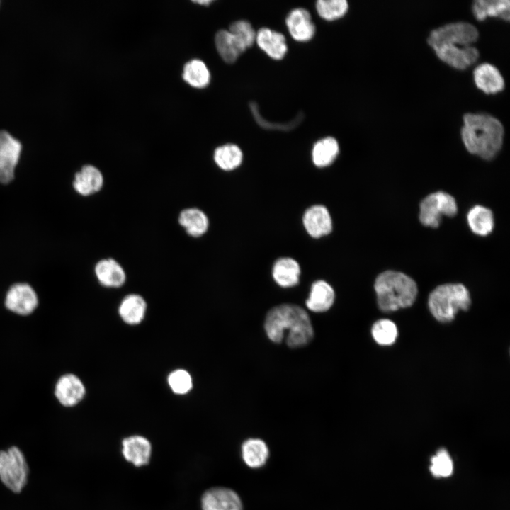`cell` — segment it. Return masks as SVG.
Returning <instances> with one entry per match:
<instances>
[{
  "mask_svg": "<svg viewBox=\"0 0 510 510\" xmlns=\"http://www.w3.org/2000/svg\"><path fill=\"white\" fill-rule=\"evenodd\" d=\"M478 37L479 32L472 24L455 22L431 30L427 42L441 61L463 70L479 57L478 50L472 45Z\"/></svg>",
  "mask_w": 510,
  "mask_h": 510,
  "instance_id": "obj_1",
  "label": "cell"
},
{
  "mask_svg": "<svg viewBox=\"0 0 510 510\" xmlns=\"http://www.w3.org/2000/svg\"><path fill=\"white\" fill-rule=\"evenodd\" d=\"M268 338L278 344L285 339L293 348L308 344L314 336V329L307 312L298 305L282 304L271 308L264 321Z\"/></svg>",
  "mask_w": 510,
  "mask_h": 510,
  "instance_id": "obj_2",
  "label": "cell"
},
{
  "mask_svg": "<svg viewBox=\"0 0 510 510\" xmlns=\"http://www.w3.org/2000/svg\"><path fill=\"white\" fill-rule=\"evenodd\" d=\"M463 120L460 134L466 149L486 160L494 158L503 144L502 123L487 113H468Z\"/></svg>",
  "mask_w": 510,
  "mask_h": 510,
  "instance_id": "obj_3",
  "label": "cell"
},
{
  "mask_svg": "<svg viewBox=\"0 0 510 510\" xmlns=\"http://www.w3.org/2000/svg\"><path fill=\"white\" fill-rule=\"evenodd\" d=\"M374 288L378 307L383 312L411 306L418 293L416 283L411 277L392 270L380 273L375 279Z\"/></svg>",
  "mask_w": 510,
  "mask_h": 510,
  "instance_id": "obj_4",
  "label": "cell"
},
{
  "mask_svg": "<svg viewBox=\"0 0 510 510\" xmlns=\"http://www.w3.org/2000/svg\"><path fill=\"white\" fill-rule=\"evenodd\" d=\"M471 304L468 290L460 283H446L436 287L429 295L428 305L432 315L441 322L452 321L460 310Z\"/></svg>",
  "mask_w": 510,
  "mask_h": 510,
  "instance_id": "obj_5",
  "label": "cell"
},
{
  "mask_svg": "<svg viewBox=\"0 0 510 510\" xmlns=\"http://www.w3.org/2000/svg\"><path fill=\"white\" fill-rule=\"evenodd\" d=\"M28 465L19 448L0 450V480L6 487L20 493L28 482Z\"/></svg>",
  "mask_w": 510,
  "mask_h": 510,
  "instance_id": "obj_6",
  "label": "cell"
},
{
  "mask_svg": "<svg viewBox=\"0 0 510 510\" xmlns=\"http://www.w3.org/2000/svg\"><path fill=\"white\" fill-rule=\"evenodd\" d=\"M457 212L458 205L454 197L440 191L429 194L421 201L419 218L424 226L437 228L443 216L453 217Z\"/></svg>",
  "mask_w": 510,
  "mask_h": 510,
  "instance_id": "obj_7",
  "label": "cell"
},
{
  "mask_svg": "<svg viewBox=\"0 0 510 510\" xmlns=\"http://www.w3.org/2000/svg\"><path fill=\"white\" fill-rule=\"evenodd\" d=\"M21 144L5 130H0V183H8L14 178Z\"/></svg>",
  "mask_w": 510,
  "mask_h": 510,
  "instance_id": "obj_8",
  "label": "cell"
},
{
  "mask_svg": "<svg viewBox=\"0 0 510 510\" xmlns=\"http://www.w3.org/2000/svg\"><path fill=\"white\" fill-rule=\"evenodd\" d=\"M6 307L16 314L27 315L38 305L35 290L27 283H16L11 287L6 297Z\"/></svg>",
  "mask_w": 510,
  "mask_h": 510,
  "instance_id": "obj_9",
  "label": "cell"
},
{
  "mask_svg": "<svg viewBox=\"0 0 510 510\" xmlns=\"http://www.w3.org/2000/svg\"><path fill=\"white\" fill-rule=\"evenodd\" d=\"M202 510H242L239 495L226 487H214L207 490L201 498Z\"/></svg>",
  "mask_w": 510,
  "mask_h": 510,
  "instance_id": "obj_10",
  "label": "cell"
},
{
  "mask_svg": "<svg viewBox=\"0 0 510 510\" xmlns=\"http://www.w3.org/2000/svg\"><path fill=\"white\" fill-rule=\"evenodd\" d=\"M285 23L290 34L297 41L307 42L315 34V26L311 15L305 8H298L290 11Z\"/></svg>",
  "mask_w": 510,
  "mask_h": 510,
  "instance_id": "obj_11",
  "label": "cell"
},
{
  "mask_svg": "<svg viewBox=\"0 0 510 510\" xmlns=\"http://www.w3.org/2000/svg\"><path fill=\"white\" fill-rule=\"evenodd\" d=\"M85 387L81 380L74 374L62 376L55 386V396L59 402L65 407H72L78 404L84 397Z\"/></svg>",
  "mask_w": 510,
  "mask_h": 510,
  "instance_id": "obj_12",
  "label": "cell"
},
{
  "mask_svg": "<svg viewBox=\"0 0 510 510\" xmlns=\"http://www.w3.org/2000/svg\"><path fill=\"white\" fill-rule=\"evenodd\" d=\"M303 225L307 233L314 238L329 234L332 229L330 214L322 205L311 206L305 211Z\"/></svg>",
  "mask_w": 510,
  "mask_h": 510,
  "instance_id": "obj_13",
  "label": "cell"
},
{
  "mask_svg": "<svg viewBox=\"0 0 510 510\" xmlns=\"http://www.w3.org/2000/svg\"><path fill=\"white\" fill-rule=\"evenodd\" d=\"M477 87L487 94H497L504 88V79L499 69L490 63L479 64L473 71Z\"/></svg>",
  "mask_w": 510,
  "mask_h": 510,
  "instance_id": "obj_14",
  "label": "cell"
},
{
  "mask_svg": "<svg viewBox=\"0 0 510 510\" xmlns=\"http://www.w3.org/2000/svg\"><path fill=\"white\" fill-rule=\"evenodd\" d=\"M94 272L98 282L107 288H120L126 280L124 268L113 258H106L98 261L95 266Z\"/></svg>",
  "mask_w": 510,
  "mask_h": 510,
  "instance_id": "obj_15",
  "label": "cell"
},
{
  "mask_svg": "<svg viewBox=\"0 0 510 510\" xmlns=\"http://www.w3.org/2000/svg\"><path fill=\"white\" fill-rule=\"evenodd\" d=\"M122 453L128 462L137 467L147 465L150 459L152 446L149 441L141 436H132L122 441Z\"/></svg>",
  "mask_w": 510,
  "mask_h": 510,
  "instance_id": "obj_16",
  "label": "cell"
},
{
  "mask_svg": "<svg viewBox=\"0 0 510 510\" xmlns=\"http://www.w3.org/2000/svg\"><path fill=\"white\" fill-rule=\"evenodd\" d=\"M103 176L96 166L84 165L76 173L73 181L74 190L81 196H88L101 191L103 186Z\"/></svg>",
  "mask_w": 510,
  "mask_h": 510,
  "instance_id": "obj_17",
  "label": "cell"
},
{
  "mask_svg": "<svg viewBox=\"0 0 510 510\" xmlns=\"http://www.w3.org/2000/svg\"><path fill=\"white\" fill-rule=\"evenodd\" d=\"M256 42L263 51L274 60L283 59L288 51L285 36L268 28H261L258 30Z\"/></svg>",
  "mask_w": 510,
  "mask_h": 510,
  "instance_id": "obj_18",
  "label": "cell"
},
{
  "mask_svg": "<svg viewBox=\"0 0 510 510\" xmlns=\"http://www.w3.org/2000/svg\"><path fill=\"white\" fill-rule=\"evenodd\" d=\"M178 222L186 234L191 237L198 238L204 235L209 228L207 215L198 208H187L182 210Z\"/></svg>",
  "mask_w": 510,
  "mask_h": 510,
  "instance_id": "obj_19",
  "label": "cell"
},
{
  "mask_svg": "<svg viewBox=\"0 0 510 510\" xmlns=\"http://www.w3.org/2000/svg\"><path fill=\"white\" fill-rule=\"evenodd\" d=\"M335 299L333 288L324 280L313 283L309 297L306 300L307 307L314 312H324L330 309Z\"/></svg>",
  "mask_w": 510,
  "mask_h": 510,
  "instance_id": "obj_20",
  "label": "cell"
},
{
  "mask_svg": "<svg viewBox=\"0 0 510 510\" xmlns=\"http://www.w3.org/2000/svg\"><path fill=\"white\" fill-rule=\"evenodd\" d=\"M467 221L471 231L479 236H487L494 230V219L492 211L481 205H476L469 210Z\"/></svg>",
  "mask_w": 510,
  "mask_h": 510,
  "instance_id": "obj_21",
  "label": "cell"
},
{
  "mask_svg": "<svg viewBox=\"0 0 510 510\" xmlns=\"http://www.w3.org/2000/svg\"><path fill=\"white\" fill-rule=\"evenodd\" d=\"M272 274L274 280L280 286L293 287L299 282L300 268L295 259L289 257L281 258L274 264Z\"/></svg>",
  "mask_w": 510,
  "mask_h": 510,
  "instance_id": "obj_22",
  "label": "cell"
},
{
  "mask_svg": "<svg viewBox=\"0 0 510 510\" xmlns=\"http://www.w3.org/2000/svg\"><path fill=\"white\" fill-rule=\"evenodd\" d=\"M147 310L145 300L138 294H129L121 301L118 308L119 315L128 324H140Z\"/></svg>",
  "mask_w": 510,
  "mask_h": 510,
  "instance_id": "obj_23",
  "label": "cell"
},
{
  "mask_svg": "<svg viewBox=\"0 0 510 510\" xmlns=\"http://www.w3.org/2000/svg\"><path fill=\"white\" fill-rule=\"evenodd\" d=\"M472 11L475 18L480 21L488 16L509 21L510 2L509 0H477L472 4Z\"/></svg>",
  "mask_w": 510,
  "mask_h": 510,
  "instance_id": "obj_24",
  "label": "cell"
},
{
  "mask_svg": "<svg viewBox=\"0 0 510 510\" xmlns=\"http://www.w3.org/2000/svg\"><path fill=\"white\" fill-rule=\"evenodd\" d=\"M241 450L244 462L251 468H259L264 465L269 455L266 443L259 438H249L244 441Z\"/></svg>",
  "mask_w": 510,
  "mask_h": 510,
  "instance_id": "obj_25",
  "label": "cell"
},
{
  "mask_svg": "<svg viewBox=\"0 0 510 510\" xmlns=\"http://www.w3.org/2000/svg\"><path fill=\"white\" fill-rule=\"evenodd\" d=\"M215 43L219 55L227 63H234L245 51L233 35L227 30L222 29L216 33Z\"/></svg>",
  "mask_w": 510,
  "mask_h": 510,
  "instance_id": "obj_26",
  "label": "cell"
},
{
  "mask_svg": "<svg viewBox=\"0 0 510 510\" xmlns=\"http://www.w3.org/2000/svg\"><path fill=\"white\" fill-rule=\"evenodd\" d=\"M339 152V146L336 140L327 137L318 140L314 145L312 157L313 163L318 167H325L336 158Z\"/></svg>",
  "mask_w": 510,
  "mask_h": 510,
  "instance_id": "obj_27",
  "label": "cell"
},
{
  "mask_svg": "<svg viewBox=\"0 0 510 510\" xmlns=\"http://www.w3.org/2000/svg\"><path fill=\"white\" fill-rule=\"evenodd\" d=\"M183 78L193 87L203 88L210 83V73L204 62L193 59L185 64Z\"/></svg>",
  "mask_w": 510,
  "mask_h": 510,
  "instance_id": "obj_28",
  "label": "cell"
},
{
  "mask_svg": "<svg viewBox=\"0 0 510 510\" xmlns=\"http://www.w3.org/2000/svg\"><path fill=\"white\" fill-rule=\"evenodd\" d=\"M213 159L215 164L222 170L231 171L237 168L243 159L241 149L234 144H226L217 147Z\"/></svg>",
  "mask_w": 510,
  "mask_h": 510,
  "instance_id": "obj_29",
  "label": "cell"
},
{
  "mask_svg": "<svg viewBox=\"0 0 510 510\" xmlns=\"http://www.w3.org/2000/svg\"><path fill=\"white\" fill-rule=\"evenodd\" d=\"M316 8L321 18L327 21H334L343 17L348 8L346 0H319Z\"/></svg>",
  "mask_w": 510,
  "mask_h": 510,
  "instance_id": "obj_30",
  "label": "cell"
},
{
  "mask_svg": "<svg viewBox=\"0 0 510 510\" xmlns=\"http://www.w3.org/2000/svg\"><path fill=\"white\" fill-rule=\"evenodd\" d=\"M371 334L378 344L387 346L395 341L398 332L394 322L389 319H380L373 324Z\"/></svg>",
  "mask_w": 510,
  "mask_h": 510,
  "instance_id": "obj_31",
  "label": "cell"
},
{
  "mask_svg": "<svg viewBox=\"0 0 510 510\" xmlns=\"http://www.w3.org/2000/svg\"><path fill=\"white\" fill-rule=\"evenodd\" d=\"M229 31L245 51L247 48L251 47L256 41V33L247 21L239 20L233 22L230 26Z\"/></svg>",
  "mask_w": 510,
  "mask_h": 510,
  "instance_id": "obj_32",
  "label": "cell"
},
{
  "mask_svg": "<svg viewBox=\"0 0 510 510\" xmlns=\"http://www.w3.org/2000/svg\"><path fill=\"white\" fill-rule=\"evenodd\" d=\"M430 471L436 477H447L452 475L453 463L446 449L438 450L431 458Z\"/></svg>",
  "mask_w": 510,
  "mask_h": 510,
  "instance_id": "obj_33",
  "label": "cell"
},
{
  "mask_svg": "<svg viewBox=\"0 0 510 510\" xmlns=\"http://www.w3.org/2000/svg\"><path fill=\"white\" fill-rule=\"evenodd\" d=\"M168 383L171 390L178 395L188 392L193 387V380L189 373L183 369L175 370L168 376Z\"/></svg>",
  "mask_w": 510,
  "mask_h": 510,
  "instance_id": "obj_34",
  "label": "cell"
},
{
  "mask_svg": "<svg viewBox=\"0 0 510 510\" xmlns=\"http://www.w3.org/2000/svg\"><path fill=\"white\" fill-rule=\"evenodd\" d=\"M195 2H196V3H198V4H200L208 5V4H210L211 1H208V0H205V1H195Z\"/></svg>",
  "mask_w": 510,
  "mask_h": 510,
  "instance_id": "obj_35",
  "label": "cell"
}]
</instances>
